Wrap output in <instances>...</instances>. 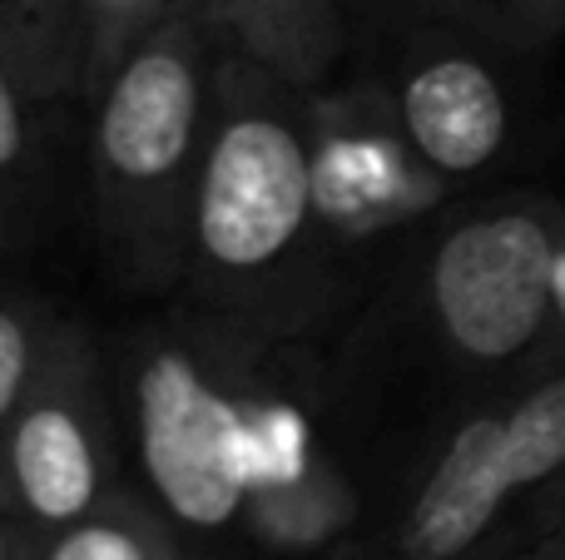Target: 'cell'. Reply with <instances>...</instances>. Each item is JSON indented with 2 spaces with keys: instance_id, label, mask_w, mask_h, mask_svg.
Segmentation results:
<instances>
[{
  "instance_id": "cell-8",
  "label": "cell",
  "mask_w": 565,
  "mask_h": 560,
  "mask_svg": "<svg viewBox=\"0 0 565 560\" xmlns=\"http://www.w3.org/2000/svg\"><path fill=\"white\" fill-rule=\"evenodd\" d=\"M312 134H318V204L338 254L392 234L407 218H422L447 194V184L427 174L402 144L382 89L367 95L312 89Z\"/></svg>"
},
{
  "instance_id": "cell-2",
  "label": "cell",
  "mask_w": 565,
  "mask_h": 560,
  "mask_svg": "<svg viewBox=\"0 0 565 560\" xmlns=\"http://www.w3.org/2000/svg\"><path fill=\"white\" fill-rule=\"evenodd\" d=\"M224 55V30L194 0H179L89 99V208L129 288H184L189 214Z\"/></svg>"
},
{
  "instance_id": "cell-10",
  "label": "cell",
  "mask_w": 565,
  "mask_h": 560,
  "mask_svg": "<svg viewBox=\"0 0 565 560\" xmlns=\"http://www.w3.org/2000/svg\"><path fill=\"white\" fill-rule=\"evenodd\" d=\"M0 65L35 105L85 99L89 6L85 0H0Z\"/></svg>"
},
{
  "instance_id": "cell-13",
  "label": "cell",
  "mask_w": 565,
  "mask_h": 560,
  "mask_svg": "<svg viewBox=\"0 0 565 560\" xmlns=\"http://www.w3.org/2000/svg\"><path fill=\"white\" fill-rule=\"evenodd\" d=\"M507 55H536L565 35V0H427Z\"/></svg>"
},
{
  "instance_id": "cell-16",
  "label": "cell",
  "mask_w": 565,
  "mask_h": 560,
  "mask_svg": "<svg viewBox=\"0 0 565 560\" xmlns=\"http://www.w3.org/2000/svg\"><path fill=\"white\" fill-rule=\"evenodd\" d=\"M507 560H565V521H556L551 531H541L536 541H526L521 551H511Z\"/></svg>"
},
{
  "instance_id": "cell-7",
  "label": "cell",
  "mask_w": 565,
  "mask_h": 560,
  "mask_svg": "<svg viewBox=\"0 0 565 560\" xmlns=\"http://www.w3.org/2000/svg\"><path fill=\"white\" fill-rule=\"evenodd\" d=\"M501 55L507 50L431 10V25L407 40L392 85H382V105L402 144L447 189L491 174L511 149L516 105L501 75Z\"/></svg>"
},
{
  "instance_id": "cell-15",
  "label": "cell",
  "mask_w": 565,
  "mask_h": 560,
  "mask_svg": "<svg viewBox=\"0 0 565 560\" xmlns=\"http://www.w3.org/2000/svg\"><path fill=\"white\" fill-rule=\"evenodd\" d=\"M89 6V65H85V99L105 89L115 65L179 6V0H85Z\"/></svg>"
},
{
  "instance_id": "cell-17",
  "label": "cell",
  "mask_w": 565,
  "mask_h": 560,
  "mask_svg": "<svg viewBox=\"0 0 565 560\" xmlns=\"http://www.w3.org/2000/svg\"><path fill=\"white\" fill-rule=\"evenodd\" d=\"M551 357H565V234L556 254V333H551Z\"/></svg>"
},
{
  "instance_id": "cell-5",
  "label": "cell",
  "mask_w": 565,
  "mask_h": 560,
  "mask_svg": "<svg viewBox=\"0 0 565 560\" xmlns=\"http://www.w3.org/2000/svg\"><path fill=\"white\" fill-rule=\"evenodd\" d=\"M561 194H497L461 208L422 263V323L457 373L501 387L551 357Z\"/></svg>"
},
{
  "instance_id": "cell-18",
  "label": "cell",
  "mask_w": 565,
  "mask_h": 560,
  "mask_svg": "<svg viewBox=\"0 0 565 560\" xmlns=\"http://www.w3.org/2000/svg\"><path fill=\"white\" fill-rule=\"evenodd\" d=\"M30 556V541L6 511H0V560H25Z\"/></svg>"
},
{
  "instance_id": "cell-1",
  "label": "cell",
  "mask_w": 565,
  "mask_h": 560,
  "mask_svg": "<svg viewBox=\"0 0 565 560\" xmlns=\"http://www.w3.org/2000/svg\"><path fill=\"white\" fill-rule=\"evenodd\" d=\"M332 258L338 244L318 204L312 89L228 45L189 214L184 288L214 317L278 337L308 323Z\"/></svg>"
},
{
  "instance_id": "cell-6",
  "label": "cell",
  "mask_w": 565,
  "mask_h": 560,
  "mask_svg": "<svg viewBox=\"0 0 565 560\" xmlns=\"http://www.w3.org/2000/svg\"><path fill=\"white\" fill-rule=\"evenodd\" d=\"M119 492V417L105 357L85 327L60 317L30 397L0 446V511L30 551Z\"/></svg>"
},
{
  "instance_id": "cell-9",
  "label": "cell",
  "mask_w": 565,
  "mask_h": 560,
  "mask_svg": "<svg viewBox=\"0 0 565 560\" xmlns=\"http://www.w3.org/2000/svg\"><path fill=\"white\" fill-rule=\"evenodd\" d=\"M228 35V45L254 55L274 75L302 89H328L348 55V0H194Z\"/></svg>"
},
{
  "instance_id": "cell-4",
  "label": "cell",
  "mask_w": 565,
  "mask_h": 560,
  "mask_svg": "<svg viewBox=\"0 0 565 560\" xmlns=\"http://www.w3.org/2000/svg\"><path fill=\"white\" fill-rule=\"evenodd\" d=\"M565 521V357L491 387L402 506L392 560H507Z\"/></svg>"
},
{
  "instance_id": "cell-14",
  "label": "cell",
  "mask_w": 565,
  "mask_h": 560,
  "mask_svg": "<svg viewBox=\"0 0 565 560\" xmlns=\"http://www.w3.org/2000/svg\"><path fill=\"white\" fill-rule=\"evenodd\" d=\"M55 327L60 317L35 298H0V446H6L20 402L30 397L40 367H45Z\"/></svg>"
},
{
  "instance_id": "cell-11",
  "label": "cell",
  "mask_w": 565,
  "mask_h": 560,
  "mask_svg": "<svg viewBox=\"0 0 565 560\" xmlns=\"http://www.w3.org/2000/svg\"><path fill=\"white\" fill-rule=\"evenodd\" d=\"M30 560H184V536L159 506L119 486L105 506L40 541Z\"/></svg>"
},
{
  "instance_id": "cell-12",
  "label": "cell",
  "mask_w": 565,
  "mask_h": 560,
  "mask_svg": "<svg viewBox=\"0 0 565 560\" xmlns=\"http://www.w3.org/2000/svg\"><path fill=\"white\" fill-rule=\"evenodd\" d=\"M35 99L0 65V263L20 248L35 204Z\"/></svg>"
},
{
  "instance_id": "cell-3",
  "label": "cell",
  "mask_w": 565,
  "mask_h": 560,
  "mask_svg": "<svg viewBox=\"0 0 565 560\" xmlns=\"http://www.w3.org/2000/svg\"><path fill=\"white\" fill-rule=\"evenodd\" d=\"M274 337L209 313L154 333L129 373V427L154 506L179 536L214 541L244 526L254 432Z\"/></svg>"
}]
</instances>
